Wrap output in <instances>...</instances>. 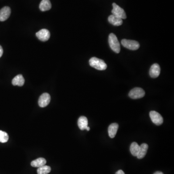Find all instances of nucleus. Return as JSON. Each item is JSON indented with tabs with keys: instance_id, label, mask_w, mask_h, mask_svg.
Listing matches in <instances>:
<instances>
[{
	"instance_id": "24",
	"label": "nucleus",
	"mask_w": 174,
	"mask_h": 174,
	"mask_svg": "<svg viewBox=\"0 0 174 174\" xmlns=\"http://www.w3.org/2000/svg\"><path fill=\"white\" fill-rule=\"evenodd\" d=\"M86 130H87L88 131H89V130H90V128L88 126V127H87V128H86Z\"/></svg>"
},
{
	"instance_id": "4",
	"label": "nucleus",
	"mask_w": 174,
	"mask_h": 174,
	"mask_svg": "<svg viewBox=\"0 0 174 174\" xmlns=\"http://www.w3.org/2000/svg\"><path fill=\"white\" fill-rule=\"evenodd\" d=\"M145 95V91L140 88H135L130 92L129 96L133 99H140L143 97Z\"/></svg>"
},
{
	"instance_id": "20",
	"label": "nucleus",
	"mask_w": 174,
	"mask_h": 174,
	"mask_svg": "<svg viewBox=\"0 0 174 174\" xmlns=\"http://www.w3.org/2000/svg\"><path fill=\"white\" fill-rule=\"evenodd\" d=\"M9 139V136L7 133L0 130V142L5 143L7 142Z\"/></svg>"
},
{
	"instance_id": "12",
	"label": "nucleus",
	"mask_w": 174,
	"mask_h": 174,
	"mask_svg": "<svg viewBox=\"0 0 174 174\" xmlns=\"http://www.w3.org/2000/svg\"><path fill=\"white\" fill-rule=\"evenodd\" d=\"M119 125L117 124L114 123L110 125L108 129V134L110 137L113 138L115 137Z\"/></svg>"
},
{
	"instance_id": "14",
	"label": "nucleus",
	"mask_w": 174,
	"mask_h": 174,
	"mask_svg": "<svg viewBox=\"0 0 174 174\" xmlns=\"http://www.w3.org/2000/svg\"><path fill=\"white\" fill-rule=\"evenodd\" d=\"M78 126L81 130L86 129L88 125V120L85 116H81L79 118L78 122Z\"/></svg>"
},
{
	"instance_id": "15",
	"label": "nucleus",
	"mask_w": 174,
	"mask_h": 174,
	"mask_svg": "<svg viewBox=\"0 0 174 174\" xmlns=\"http://www.w3.org/2000/svg\"><path fill=\"white\" fill-rule=\"evenodd\" d=\"M148 146L146 143H143L140 146V149L137 157L138 159H141L143 158L146 156L148 149Z\"/></svg>"
},
{
	"instance_id": "21",
	"label": "nucleus",
	"mask_w": 174,
	"mask_h": 174,
	"mask_svg": "<svg viewBox=\"0 0 174 174\" xmlns=\"http://www.w3.org/2000/svg\"><path fill=\"white\" fill-rule=\"evenodd\" d=\"M3 49H2V46L0 45V58L2 56V54H3Z\"/></svg>"
},
{
	"instance_id": "3",
	"label": "nucleus",
	"mask_w": 174,
	"mask_h": 174,
	"mask_svg": "<svg viewBox=\"0 0 174 174\" xmlns=\"http://www.w3.org/2000/svg\"><path fill=\"white\" fill-rule=\"evenodd\" d=\"M121 44L124 47H126L128 50H137L140 47L139 43L134 40L122 39L121 40Z\"/></svg>"
},
{
	"instance_id": "5",
	"label": "nucleus",
	"mask_w": 174,
	"mask_h": 174,
	"mask_svg": "<svg viewBox=\"0 0 174 174\" xmlns=\"http://www.w3.org/2000/svg\"><path fill=\"white\" fill-rule=\"evenodd\" d=\"M112 6H113V9L111 11L112 15L115 16L116 17H119L122 19H126L127 16H126V13L125 12L124 9H122L115 3H113L112 4Z\"/></svg>"
},
{
	"instance_id": "22",
	"label": "nucleus",
	"mask_w": 174,
	"mask_h": 174,
	"mask_svg": "<svg viewBox=\"0 0 174 174\" xmlns=\"http://www.w3.org/2000/svg\"><path fill=\"white\" fill-rule=\"evenodd\" d=\"M116 174H125L123 171L121 170H120L118 171L116 173Z\"/></svg>"
},
{
	"instance_id": "2",
	"label": "nucleus",
	"mask_w": 174,
	"mask_h": 174,
	"mask_svg": "<svg viewBox=\"0 0 174 174\" xmlns=\"http://www.w3.org/2000/svg\"><path fill=\"white\" fill-rule=\"evenodd\" d=\"M108 43L110 47L113 51L116 53H120V44L115 34L112 33L110 34L108 37Z\"/></svg>"
},
{
	"instance_id": "19",
	"label": "nucleus",
	"mask_w": 174,
	"mask_h": 174,
	"mask_svg": "<svg viewBox=\"0 0 174 174\" xmlns=\"http://www.w3.org/2000/svg\"><path fill=\"white\" fill-rule=\"evenodd\" d=\"M51 170V168L47 165H43L38 167L37 170L38 174H47L50 173Z\"/></svg>"
},
{
	"instance_id": "7",
	"label": "nucleus",
	"mask_w": 174,
	"mask_h": 174,
	"mask_svg": "<svg viewBox=\"0 0 174 174\" xmlns=\"http://www.w3.org/2000/svg\"><path fill=\"white\" fill-rule=\"evenodd\" d=\"M51 97L50 94L44 93L40 96L38 100V105L41 107H45L48 106L50 102Z\"/></svg>"
},
{
	"instance_id": "18",
	"label": "nucleus",
	"mask_w": 174,
	"mask_h": 174,
	"mask_svg": "<svg viewBox=\"0 0 174 174\" xmlns=\"http://www.w3.org/2000/svg\"><path fill=\"white\" fill-rule=\"evenodd\" d=\"M140 149V146L137 143L133 142L131 144L130 146V151L132 155L137 156Z\"/></svg>"
},
{
	"instance_id": "6",
	"label": "nucleus",
	"mask_w": 174,
	"mask_h": 174,
	"mask_svg": "<svg viewBox=\"0 0 174 174\" xmlns=\"http://www.w3.org/2000/svg\"><path fill=\"white\" fill-rule=\"evenodd\" d=\"M149 116L152 121L157 125H161L163 123V118L158 112L151 111L149 113Z\"/></svg>"
},
{
	"instance_id": "11",
	"label": "nucleus",
	"mask_w": 174,
	"mask_h": 174,
	"mask_svg": "<svg viewBox=\"0 0 174 174\" xmlns=\"http://www.w3.org/2000/svg\"><path fill=\"white\" fill-rule=\"evenodd\" d=\"M108 21L110 23L115 26H119L122 25L123 23L122 19L115 16L111 15L108 18Z\"/></svg>"
},
{
	"instance_id": "10",
	"label": "nucleus",
	"mask_w": 174,
	"mask_h": 174,
	"mask_svg": "<svg viewBox=\"0 0 174 174\" xmlns=\"http://www.w3.org/2000/svg\"><path fill=\"white\" fill-rule=\"evenodd\" d=\"M161 72L160 65L158 64H153L149 70V75L152 78H157L159 77Z\"/></svg>"
},
{
	"instance_id": "9",
	"label": "nucleus",
	"mask_w": 174,
	"mask_h": 174,
	"mask_svg": "<svg viewBox=\"0 0 174 174\" xmlns=\"http://www.w3.org/2000/svg\"><path fill=\"white\" fill-rule=\"evenodd\" d=\"M11 11L10 8L9 6H5L0 10V21L7 20L10 16Z\"/></svg>"
},
{
	"instance_id": "1",
	"label": "nucleus",
	"mask_w": 174,
	"mask_h": 174,
	"mask_svg": "<svg viewBox=\"0 0 174 174\" xmlns=\"http://www.w3.org/2000/svg\"><path fill=\"white\" fill-rule=\"evenodd\" d=\"M89 64L91 67L98 70H105L107 68V65L101 59L92 57L89 61Z\"/></svg>"
},
{
	"instance_id": "23",
	"label": "nucleus",
	"mask_w": 174,
	"mask_h": 174,
	"mask_svg": "<svg viewBox=\"0 0 174 174\" xmlns=\"http://www.w3.org/2000/svg\"><path fill=\"white\" fill-rule=\"evenodd\" d=\"M154 174H164L162 172H160V171H157L155 173H154Z\"/></svg>"
},
{
	"instance_id": "13",
	"label": "nucleus",
	"mask_w": 174,
	"mask_h": 174,
	"mask_svg": "<svg viewBox=\"0 0 174 174\" xmlns=\"http://www.w3.org/2000/svg\"><path fill=\"white\" fill-rule=\"evenodd\" d=\"M25 79L23 75H18L16 76L12 80V83L14 86H18L21 87L24 84Z\"/></svg>"
},
{
	"instance_id": "8",
	"label": "nucleus",
	"mask_w": 174,
	"mask_h": 174,
	"mask_svg": "<svg viewBox=\"0 0 174 174\" xmlns=\"http://www.w3.org/2000/svg\"><path fill=\"white\" fill-rule=\"evenodd\" d=\"M36 36L40 41L45 42L50 39V33L48 30L44 29L41 30L39 32H38L36 33Z\"/></svg>"
},
{
	"instance_id": "17",
	"label": "nucleus",
	"mask_w": 174,
	"mask_h": 174,
	"mask_svg": "<svg viewBox=\"0 0 174 174\" xmlns=\"http://www.w3.org/2000/svg\"><path fill=\"white\" fill-rule=\"evenodd\" d=\"M47 162V161L43 158H39L36 160H33L31 162V165L33 167H40L45 165Z\"/></svg>"
},
{
	"instance_id": "16",
	"label": "nucleus",
	"mask_w": 174,
	"mask_h": 174,
	"mask_svg": "<svg viewBox=\"0 0 174 174\" xmlns=\"http://www.w3.org/2000/svg\"><path fill=\"white\" fill-rule=\"evenodd\" d=\"M39 9L42 11H46L51 9V4L50 0H42L39 5Z\"/></svg>"
}]
</instances>
